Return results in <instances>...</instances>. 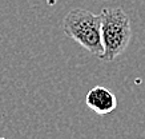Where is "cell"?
<instances>
[{"instance_id": "obj_3", "label": "cell", "mask_w": 145, "mask_h": 139, "mask_svg": "<svg viewBox=\"0 0 145 139\" xmlns=\"http://www.w3.org/2000/svg\"><path fill=\"white\" fill-rule=\"evenodd\" d=\"M85 104L99 115H106L116 110L117 98L110 90L103 86H96L85 95Z\"/></svg>"}, {"instance_id": "obj_2", "label": "cell", "mask_w": 145, "mask_h": 139, "mask_svg": "<svg viewBox=\"0 0 145 139\" xmlns=\"http://www.w3.org/2000/svg\"><path fill=\"white\" fill-rule=\"evenodd\" d=\"M63 30L68 38L79 43L83 48L101 58L104 48L101 42L100 15L83 8L71 9L63 19Z\"/></svg>"}, {"instance_id": "obj_1", "label": "cell", "mask_w": 145, "mask_h": 139, "mask_svg": "<svg viewBox=\"0 0 145 139\" xmlns=\"http://www.w3.org/2000/svg\"><path fill=\"white\" fill-rule=\"evenodd\" d=\"M100 24L101 42L104 48L101 59L112 62L123 54L131 42V20L123 8L106 7L100 12Z\"/></svg>"}]
</instances>
